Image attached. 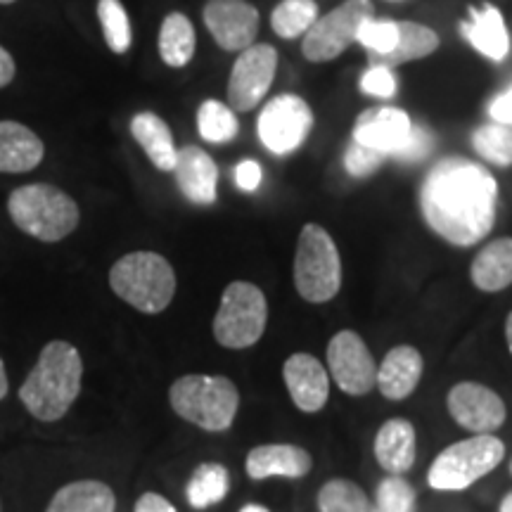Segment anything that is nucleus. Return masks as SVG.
<instances>
[{"mask_svg":"<svg viewBox=\"0 0 512 512\" xmlns=\"http://www.w3.org/2000/svg\"><path fill=\"white\" fill-rule=\"evenodd\" d=\"M169 403L176 415L204 432H226L240 408V392L223 375H183L171 384Z\"/></svg>","mask_w":512,"mask_h":512,"instance_id":"obj_5","label":"nucleus"},{"mask_svg":"<svg viewBox=\"0 0 512 512\" xmlns=\"http://www.w3.org/2000/svg\"><path fill=\"white\" fill-rule=\"evenodd\" d=\"M230 475L221 463H202L195 467L185 486V498L195 510H207L228 496Z\"/></svg>","mask_w":512,"mask_h":512,"instance_id":"obj_28","label":"nucleus"},{"mask_svg":"<svg viewBox=\"0 0 512 512\" xmlns=\"http://www.w3.org/2000/svg\"><path fill=\"white\" fill-rule=\"evenodd\" d=\"M261 181H264V171H261L259 162H254V159H242V162L235 166V185H238L242 192L259 190Z\"/></svg>","mask_w":512,"mask_h":512,"instance_id":"obj_39","label":"nucleus"},{"mask_svg":"<svg viewBox=\"0 0 512 512\" xmlns=\"http://www.w3.org/2000/svg\"><path fill=\"white\" fill-rule=\"evenodd\" d=\"M131 136L143 147L147 159L157 166L159 171H174L176 166V143L174 133L166 121L155 112H138L131 119Z\"/></svg>","mask_w":512,"mask_h":512,"instance_id":"obj_24","label":"nucleus"},{"mask_svg":"<svg viewBox=\"0 0 512 512\" xmlns=\"http://www.w3.org/2000/svg\"><path fill=\"white\" fill-rule=\"evenodd\" d=\"M399 81L392 74V69L380 67V64H370V69L361 76V91L373 95V98H394Z\"/></svg>","mask_w":512,"mask_h":512,"instance_id":"obj_38","label":"nucleus"},{"mask_svg":"<svg viewBox=\"0 0 512 512\" xmlns=\"http://www.w3.org/2000/svg\"><path fill=\"white\" fill-rule=\"evenodd\" d=\"M268 323L266 294L254 283L235 280L221 294L214 316V337L226 349H249L264 337Z\"/></svg>","mask_w":512,"mask_h":512,"instance_id":"obj_8","label":"nucleus"},{"mask_svg":"<svg viewBox=\"0 0 512 512\" xmlns=\"http://www.w3.org/2000/svg\"><path fill=\"white\" fill-rule=\"evenodd\" d=\"M510 475H512V460H510Z\"/></svg>","mask_w":512,"mask_h":512,"instance_id":"obj_48","label":"nucleus"},{"mask_svg":"<svg viewBox=\"0 0 512 512\" xmlns=\"http://www.w3.org/2000/svg\"><path fill=\"white\" fill-rule=\"evenodd\" d=\"M202 17L216 46L226 53H242L259 34V10L247 0H209Z\"/></svg>","mask_w":512,"mask_h":512,"instance_id":"obj_14","label":"nucleus"},{"mask_svg":"<svg viewBox=\"0 0 512 512\" xmlns=\"http://www.w3.org/2000/svg\"><path fill=\"white\" fill-rule=\"evenodd\" d=\"M501 512H512V491L501 501Z\"/></svg>","mask_w":512,"mask_h":512,"instance_id":"obj_46","label":"nucleus"},{"mask_svg":"<svg viewBox=\"0 0 512 512\" xmlns=\"http://www.w3.org/2000/svg\"><path fill=\"white\" fill-rule=\"evenodd\" d=\"M197 131L207 143L223 145L238 138L240 124L230 105H223L219 100H204L197 110Z\"/></svg>","mask_w":512,"mask_h":512,"instance_id":"obj_30","label":"nucleus"},{"mask_svg":"<svg viewBox=\"0 0 512 512\" xmlns=\"http://www.w3.org/2000/svg\"><path fill=\"white\" fill-rule=\"evenodd\" d=\"M313 126V112L309 102L299 95L285 93L273 98L259 114V138L266 150L285 157L297 152L309 138Z\"/></svg>","mask_w":512,"mask_h":512,"instance_id":"obj_10","label":"nucleus"},{"mask_svg":"<svg viewBox=\"0 0 512 512\" xmlns=\"http://www.w3.org/2000/svg\"><path fill=\"white\" fill-rule=\"evenodd\" d=\"M472 285L482 292H503L512 285V238H498L479 249L470 266Z\"/></svg>","mask_w":512,"mask_h":512,"instance_id":"obj_23","label":"nucleus"},{"mask_svg":"<svg viewBox=\"0 0 512 512\" xmlns=\"http://www.w3.org/2000/svg\"><path fill=\"white\" fill-rule=\"evenodd\" d=\"M283 380L299 411L318 413L330 399L328 370L316 356L292 354L283 366Z\"/></svg>","mask_w":512,"mask_h":512,"instance_id":"obj_15","label":"nucleus"},{"mask_svg":"<svg viewBox=\"0 0 512 512\" xmlns=\"http://www.w3.org/2000/svg\"><path fill=\"white\" fill-rule=\"evenodd\" d=\"M434 140L432 131L425 126H413L411 133H408L406 140L396 147L394 150V159H399V162H408V164H415V162H422V159H427L432 155L434 150Z\"/></svg>","mask_w":512,"mask_h":512,"instance_id":"obj_37","label":"nucleus"},{"mask_svg":"<svg viewBox=\"0 0 512 512\" xmlns=\"http://www.w3.org/2000/svg\"><path fill=\"white\" fill-rule=\"evenodd\" d=\"M8 373H5V363H3V358H0V401L5 399V394H8Z\"/></svg>","mask_w":512,"mask_h":512,"instance_id":"obj_43","label":"nucleus"},{"mask_svg":"<svg viewBox=\"0 0 512 512\" xmlns=\"http://www.w3.org/2000/svg\"><path fill=\"white\" fill-rule=\"evenodd\" d=\"M460 34L467 38L479 55L491 62H503L510 53V34L505 27L503 12L496 5L470 8V19L460 22Z\"/></svg>","mask_w":512,"mask_h":512,"instance_id":"obj_20","label":"nucleus"},{"mask_svg":"<svg viewBox=\"0 0 512 512\" xmlns=\"http://www.w3.org/2000/svg\"><path fill=\"white\" fill-rule=\"evenodd\" d=\"M278 53L268 43H252L242 50L228 76V105L233 112H252L271 91Z\"/></svg>","mask_w":512,"mask_h":512,"instance_id":"obj_11","label":"nucleus"},{"mask_svg":"<svg viewBox=\"0 0 512 512\" xmlns=\"http://www.w3.org/2000/svg\"><path fill=\"white\" fill-rule=\"evenodd\" d=\"M399 24V38H396V46L392 53L382 57H370V64H380V67L394 69L401 64L425 60L434 50L439 48V36L437 31L425 27L418 22H396Z\"/></svg>","mask_w":512,"mask_h":512,"instance_id":"obj_26","label":"nucleus"},{"mask_svg":"<svg viewBox=\"0 0 512 512\" xmlns=\"http://www.w3.org/2000/svg\"><path fill=\"white\" fill-rule=\"evenodd\" d=\"M446 408L451 418L472 434H494L508 418V408L501 396L479 382H458L451 387Z\"/></svg>","mask_w":512,"mask_h":512,"instance_id":"obj_13","label":"nucleus"},{"mask_svg":"<svg viewBox=\"0 0 512 512\" xmlns=\"http://www.w3.org/2000/svg\"><path fill=\"white\" fill-rule=\"evenodd\" d=\"M313 467L311 453L302 446L294 444H264L256 446L247 453L245 470L247 475L261 482V479L283 477V479H302L309 475Z\"/></svg>","mask_w":512,"mask_h":512,"instance_id":"obj_18","label":"nucleus"},{"mask_svg":"<svg viewBox=\"0 0 512 512\" xmlns=\"http://www.w3.org/2000/svg\"><path fill=\"white\" fill-rule=\"evenodd\" d=\"M114 508L117 498L110 486L98 479H79L62 486L46 512H114Z\"/></svg>","mask_w":512,"mask_h":512,"instance_id":"obj_25","label":"nucleus"},{"mask_svg":"<svg viewBox=\"0 0 512 512\" xmlns=\"http://www.w3.org/2000/svg\"><path fill=\"white\" fill-rule=\"evenodd\" d=\"M411 128V117L399 107H370L356 119L354 140L392 157L396 147L411 133Z\"/></svg>","mask_w":512,"mask_h":512,"instance_id":"obj_17","label":"nucleus"},{"mask_svg":"<svg viewBox=\"0 0 512 512\" xmlns=\"http://www.w3.org/2000/svg\"><path fill=\"white\" fill-rule=\"evenodd\" d=\"M46 157L43 140L19 121H0V174H27Z\"/></svg>","mask_w":512,"mask_h":512,"instance_id":"obj_22","label":"nucleus"},{"mask_svg":"<svg viewBox=\"0 0 512 512\" xmlns=\"http://www.w3.org/2000/svg\"><path fill=\"white\" fill-rule=\"evenodd\" d=\"M328 368L337 387L349 396H366L375 389L377 361L354 330H339L328 344Z\"/></svg>","mask_w":512,"mask_h":512,"instance_id":"obj_12","label":"nucleus"},{"mask_svg":"<svg viewBox=\"0 0 512 512\" xmlns=\"http://www.w3.org/2000/svg\"><path fill=\"white\" fill-rule=\"evenodd\" d=\"M110 287L128 306L155 316L174 302L176 273L162 254L131 252L112 266Z\"/></svg>","mask_w":512,"mask_h":512,"instance_id":"obj_4","label":"nucleus"},{"mask_svg":"<svg viewBox=\"0 0 512 512\" xmlns=\"http://www.w3.org/2000/svg\"><path fill=\"white\" fill-rule=\"evenodd\" d=\"M489 117L494 124L512 126V86L489 102Z\"/></svg>","mask_w":512,"mask_h":512,"instance_id":"obj_40","label":"nucleus"},{"mask_svg":"<svg viewBox=\"0 0 512 512\" xmlns=\"http://www.w3.org/2000/svg\"><path fill=\"white\" fill-rule=\"evenodd\" d=\"M197 48L195 27L183 12H169L159 29V55L164 64L174 69H183L192 60Z\"/></svg>","mask_w":512,"mask_h":512,"instance_id":"obj_27","label":"nucleus"},{"mask_svg":"<svg viewBox=\"0 0 512 512\" xmlns=\"http://www.w3.org/2000/svg\"><path fill=\"white\" fill-rule=\"evenodd\" d=\"M505 444L494 434L456 441L434 458L427 484L434 491H463L503 463Z\"/></svg>","mask_w":512,"mask_h":512,"instance_id":"obj_7","label":"nucleus"},{"mask_svg":"<svg viewBox=\"0 0 512 512\" xmlns=\"http://www.w3.org/2000/svg\"><path fill=\"white\" fill-rule=\"evenodd\" d=\"M505 342H508V349L512 354V311L508 313V318H505Z\"/></svg>","mask_w":512,"mask_h":512,"instance_id":"obj_44","label":"nucleus"},{"mask_svg":"<svg viewBox=\"0 0 512 512\" xmlns=\"http://www.w3.org/2000/svg\"><path fill=\"white\" fill-rule=\"evenodd\" d=\"M10 219L41 242H60L79 226L81 211L67 192L48 183L22 185L8 200Z\"/></svg>","mask_w":512,"mask_h":512,"instance_id":"obj_3","label":"nucleus"},{"mask_svg":"<svg viewBox=\"0 0 512 512\" xmlns=\"http://www.w3.org/2000/svg\"><path fill=\"white\" fill-rule=\"evenodd\" d=\"M15 3V0H0V5H12Z\"/></svg>","mask_w":512,"mask_h":512,"instance_id":"obj_47","label":"nucleus"},{"mask_svg":"<svg viewBox=\"0 0 512 512\" xmlns=\"http://www.w3.org/2000/svg\"><path fill=\"white\" fill-rule=\"evenodd\" d=\"M133 512H178V510L169 501H166L162 494H155V491H147V494H143V496L138 498L136 510H133Z\"/></svg>","mask_w":512,"mask_h":512,"instance_id":"obj_41","label":"nucleus"},{"mask_svg":"<svg viewBox=\"0 0 512 512\" xmlns=\"http://www.w3.org/2000/svg\"><path fill=\"white\" fill-rule=\"evenodd\" d=\"M294 287L309 304H325L342 287V259L332 235L318 223H306L294 254Z\"/></svg>","mask_w":512,"mask_h":512,"instance_id":"obj_6","label":"nucleus"},{"mask_svg":"<svg viewBox=\"0 0 512 512\" xmlns=\"http://www.w3.org/2000/svg\"><path fill=\"white\" fill-rule=\"evenodd\" d=\"M370 17H373V3L370 0H347V3L337 5L328 15L318 17L313 27L304 34V57L316 64L337 60L351 43H356L358 29Z\"/></svg>","mask_w":512,"mask_h":512,"instance_id":"obj_9","label":"nucleus"},{"mask_svg":"<svg viewBox=\"0 0 512 512\" xmlns=\"http://www.w3.org/2000/svg\"><path fill=\"white\" fill-rule=\"evenodd\" d=\"M384 159H387L384 152L351 140L347 152H344V169L351 178H368L380 171Z\"/></svg>","mask_w":512,"mask_h":512,"instance_id":"obj_36","label":"nucleus"},{"mask_svg":"<svg viewBox=\"0 0 512 512\" xmlns=\"http://www.w3.org/2000/svg\"><path fill=\"white\" fill-rule=\"evenodd\" d=\"M15 74H17L15 60H12V55L8 53V50L0 46V88L10 86L12 79H15Z\"/></svg>","mask_w":512,"mask_h":512,"instance_id":"obj_42","label":"nucleus"},{"mask_svg":"<svg viewBox=\"0 0 512 512\" xmlns=\"http://www.w3.org/2000/svg\"><path fill=\"white\" fill-rule=\"evenodd\" d=\"M422 370H425V361H422L420 351L411 344H401L389 351L377 366L375 387L380 389L384 399L403 401L418 389Z\"/></svg>","mask_w":512,"mask_h":512,"instance_id":"obj_19","label":"nucleus"},{"mask_svg":"<svg viewBox=\"0 0 512 512\" xmlns=\"http://www.w3.org/2000/svg\"><path fill=\"white\" fill-rule=\"evenodd\" d=\"M174 174L185 200H190L192 204L211 207L216 197H219V190H216V185H219V166L202 147H181L176 157Z\"/></svg>","mask_w":512,"mask_h":512,"instance_id":"obj_16","label":"nucleus"},{"mask_svg":"<svg viewBox=\"0 0 512 512\" xmlns=\"http://www.w3.org/2000/svg\"><path fill=\"white\" fill-rule=\"evenodd\" d=\"M81 377L79 349L64 339H53L43 347L36 366L19 387V401L36 420L55 422L64 418L79 399Z\"/></svg>","mask_w":512,"mask_h":512,"instance_id":"obj_2","label":"nucleus"},{"mask_svg":"<svg viewBox=\"0 0 512 512\" xmlns=\"http://www.w3.org/2000/svg\"><path fill=\"white\" fill-rule=\"evenodd\" d=\"M415 451H418V439L411 420L392 418L377 430L375 458L389 475H406L415 465Z\"/></svg>","mask_w":512,"mask_h":512,"instance_id":"obj_21","label":"nucleus"},{"mask_svg":"<svg viewBox=\"0 0 512 512\" xmlns=\"http://www.w3.org/2000/svg\"><path fill=\"white\" fill-rule=\"evenodd\" d=\"M240 512H271V510L264 508V505H259V503H249V505H245V508H240Z\"/></svg>","mask_w":512,"mask_h":512,"instance_id":"obj_45","label":"nucleus"},{"mask_svg":"<svg viewBox=\"0 0 512 512\" xmlns=\"http://www.w3.org/2000/svg\"><path fill=\"white\" fill-rule=\"evenodd\" d=\"M472 147L484 162L512 166V126L484 124L472 133Z\"/></svg>","mask_w":512,"mask_h":512,"instance_id":"obj_33","label":"nucleus"},{"mask_svg":"<svg viewBox=\"0 0 512 512\" xmlns=\"http://www.w3.org/2000/svg\"><path fill=\"white\" fill-rule=\"evenodd\" d=\"M498 185L489 169L465 157H446L420 183L422 219L439 238L472 247L496 223Z\"/></svg>","mask_w":512,"mask_h":512,"instance_id":"obj_1","label":"nucleus"},{"mask_svg":"<svg viewBox=\"0 0 512 512\" xmlns=\"http://www.w3.org/2000/svg\"><path fill=\"white\" fill-rule=\"evenodd\" d=\"M377 512H415V489L401 475H389L377 484Z\"/></svg>","mask_w":512,"mask_h":512,"instance_id":"obj_34","label":"nucleus"},{"mask_svg":"<svg viewBox=\"0 0 512 512\" xmlns=\"http://www.w3.org/2000/svg\"><path fill=\"white\" fill-rule=\"evenodd\" d=\"M396 38H399V24L392 22V19L370 17L368 22H363V27L358 29L356 43H361V46L370 53V57H382L392 53L396 46Z\"/></svg>","mask_w":512,"mask_h":512,"instance_id":"obj_35","label":"nucleus"},{"mask_svg":"<svg viewBox=\"0 0 512 512\" xmlns=\"http://www.w3.org/2000/svg\"><path fill=\"white\" fill-rule=\"evenodd\" d=\"M318 17L316 0H283L273 10L271 29L275 31V36L292 41V38L304 36Z\"/></svg>","mask_w":512,"mask_h":512,"instance_id":"obj_31","label":"nucleus"},{"mask_svg":"<svg viewBox=\"0 0 512 512\" xmlns=\"http://www.w3.org/2000/svg\"><path fill=\"white\" fill-rule=\"evenodd\" d=\"M320 512H377L375 503L351 479H330L318 491Z\"/></svg>","mask_w":512,"mask_h":512,"instance_id":"obj_29","label":"nucleus"},{"mask_svg":"<svg viewBox=\"0 0 512 512\" xmlns=\"http://www.w3.org/2000/svg\"><path fill=\"white\" fill-rule=\"evenodd\" d=\"M98 19L107 48L117 55L128 53L133 43V31L131 22H128V12L121 5V0H100Z\"/></svg>","mask_w":512,"mask_h":512,"instance_id":"obj_32","label":"nucleus"}]
</instances>
